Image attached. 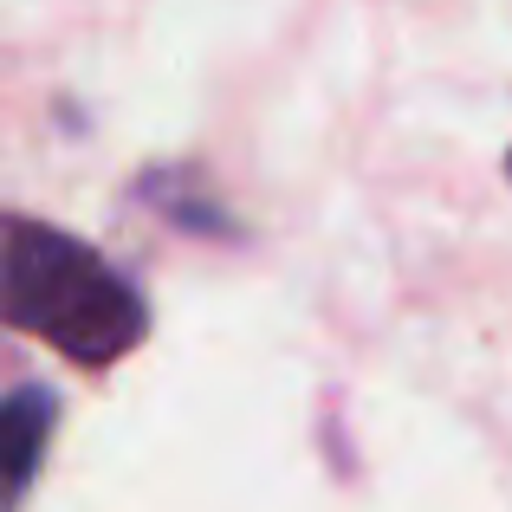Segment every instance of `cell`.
Masks as SVG:
<instances>
[{"label": "cell", "mask_w": 512, "mask_h": 512, "mask_svg": "<svg viewBox=\"0 0 512 512\" xmlns=\"http://www.w3.org/2000/svg\"><path fill=\"white\" fill-rule=\"evenodd\" d=\"M0 286H7V325L26 338H46L85 370L124 363L130 350L150 338V305L143 292L85 247L78 234L33 214H7V253H0Z\"/></svg>", "instance_id": "6da1fadb"}, {"label": "cell", "mask_w": 512, "mask_h": 512, "mask_svg": "<svg viewBox=\"0 0 512 512\" xmlns=\"http://www.w3.org/2000/svg\"><path fill=\"white\" fill-rule=\"evenodd\" d=\"M52 422H59V409H52V396L39 383H20L7 396V409H0V448H7V500L20 506L26 487H33L39 474V448H46Z\"/></svg>", "instance_id": "7a4b0ae2"}]
</instances>
